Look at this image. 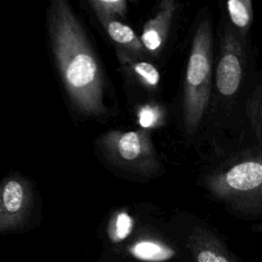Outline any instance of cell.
<instances>
[{
	"instance_id": "cell-1",
	"label": "cell",
	"mask_w": 262,
	"mask_h": 262,
	"mask_svg": "<svg viewBox=\"0 0 262 262\" xmlns=\"http://www.w3.org/2000/svg\"><path fill=\"white\" fill-rule=\"evenodd\" d=\"M52 53L72 106L82 116L105 113L104 77L82 25L64 0H54L47 10Z\"/></svg>"
},
{
	"instance_id": "cell-2",
	"label": "cell",
	"mask_w": 262,
	"mask_h": 262,
	"mask_svg": "<svg viewBox=\"0 0 262 262\" xmlns=\"http://www.w3.org/2000/svg\"><path fill=\"white\" fill-rule=\"evenodd\" d=\"M247 135L241 147L209 173L211 195L235 217L262 221V69L246 106Z\"/></svg>"
},
{
	"instance_id": "cell-3",
	"label": "cell",
	"mask_w": 262,
	"mask_h": 262,
	"mask_svg": "<svg viewBox=\"0 0 262 262\" xmlns=\"http://www.w3.org/2000/svg\"><path fill=\"white\" fill-rule=\"evenodd\" d=\"M212 24L204 16L192 37L183 86V118L187 133L201 125L209 107L212 87Z\"/></svg>"
},
{
	"instance_id": "cell-4",
	"label": "cell",
	"mask_w": 262,
	"mask_h": 262,
	"mask_svg": "<svg viewBox=\"0 0 262 262\" xmlns=\"http://www.w3.org/2000/svg\"><path fill=\"white\" fill-rule=\"evenodd\" d=\"M252 59L251 40L243 39L226 21L215 72L216 91L222 102L233 105L242 96H250L258 75Z\"/></svg>"
},
{
	"instance_id": "cell-5",
	"label": "cell",
	"mask_w": 262,
	"mask_h": 262,
	"mask_svg": "<svg viewBox=\"0 0 262 262\" xmlns=\"http://www.w3.org/2000/svg\"><path fill=\"white\" fill-rule=\"evenodd\" d=\"M97 142L103 158L118 169L147 177L160 168L150 137L143 130L111 131Z\"/></svg>"
},
{
	"instance_id": "cell-6",
	"label": "cell",
	"mask_w": 262,
	"mask_h": 262,
	"mask_svg": "<svg viewBox=\"0 0 262 262\" xmlns=\"http://www.w3.org/2000/svg\"><path fill=\"white\" fill-rule=\"evenodd\" d=\"M32 205V188L26 179H5L0 190V232L6 233L21 228L30 216Z\"/></svg>"
},
{
	"instance_id": "cell-7",
	"label": "cell",
	"mask_w": 262,
	"mask_h": 262,
	"mask_svg": "<svg viewBox=\"0 0 262 262\" xmlns=\"http://www.w3.org/2000/svg\"><path fill=\"white\" fill-rule=\"evenodd\" d=\"M192 262H243L213 230L198 225L187 239Z\"/></svg>"
},
{
	"instance_id": "cell-8",
	"label": "cell",
	"mask_w": 262,
	"mask_h": 262,
	"mask_svg": "<svg viewBox=\"0 0 262 262\" xmlns=\"http://www.w3.org/2000/svg\"><path fill=\"white\" fill-rule=\"evenodd\" d=\"M177 9V3L173 0H164L159 9L143 27L140 40L147 52L158 53L168 37L173 17Z\"/></svg>"
},
{
	"instance_id": "cell-9",
	"label": "cell",
	"mask_w": 262,
	"mask_h": 262,
	"mask_svg": "<svg viewBox=\"0 0 262 262\" xmlns=\"http://www.w3.org/2000/svg\"><path fill=\"white\" fill-rule=\"evenodd\" d=\"M97 18L108 37L119 45L120 49L125 50L133 56H140L146 52L141 40L130 27L119 21L117 18L100 15H97Z\"/></svg>"
},
{
	"instance_id": "cell-10",
	"label": "cell",
	"mask_w": 262,
	"mask_h": 262,
	"mask_svg": "<svg viewBox=\"0 0 262 262\" xmlns=\"http://www.w3.org/2000/svg\"><path fill=\"white\" fill-rule=\"evenodd\" d=\"M117 55L127 74L146 87L155 88L158 86L160 74L156 67L149 62L137 60L135 56H131V54L120 48L117 50Z\"/></svg>"
},
{
	"instance_id": "cell-11",
	"label": "cell",
	"mask_w": 262,
	"mask_h": 262,
	"mask_svg": "<svg viewBox=\"0 0 262 262\" xmlns=\"http://www.w3.org/2000/svg\"><path fill=\"white\" fill-rule=\"evenodd\" d=\"M228 24L243 39L251 40L253 2L251 0H229L225 3Z\"/></svg>"
},
{
	"instance_id": "cell-12",
	"label": "cell",
	"mask_w": 262,
	"mask_h": 262,
	"mask_svg": "<svg viewBox=\"0 0 262 262\" xmlns=\"http://www.w3.org/2000/svg\"><path fill=\"white\" fill-rule=\"evenodd\" d=\"M89 4L96 13V16L100 15L111 18L123 16L127 8L125 0H91Z\"/></svg>"
},
{
	"instance_id": "cell-13",
	"label": "cell",
	"mask_w": 262,
	"mask_h": 262,
	"mask_svg": "<svg viewBox=\"0 0 262 262\" xmlns=\"http://www.w3.org/2000/svg\"><path fill=\"white\" fill-rule=\"evenodd\" d=\"M161 118L162 113L156 105H144L138 112V122L143 128L156 127Z\"/></svg>"
},
{
	"instance_id": "cell-14",
	"label": "cell",
	"mask_w": 262,
	"mask_h": 262,
	"mask_svg": "<svg viewBox=\"0 0 262 262\" xmlns=\"http://www.w3.org/2000/svg\"><path fill=\"white\" fill-rule=\"evenodd\" d=\"M131 227H132V219L127 213L122 212L116 216V219L114 220V225H113L116 237H119V238L124 237L129 233Z\"/></svg>"
},
{
	"instance_id": "cell-15",
	"label": "cell",
	"mask_w": 262,
	"mask_h": 262,
	"mask_svg": "<svg viewBox=\"0 0 262 262\" xmlns=\"http://www.w3.org/2000/svg\"><path fill=\"white\" fill-rule=\"evenodd\" d=\"M251 231L254 233H262V221L253 224L251 226Z\"/></svg>"
}]
</instances>
